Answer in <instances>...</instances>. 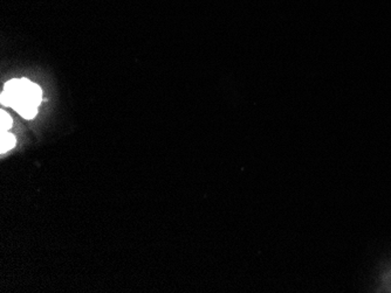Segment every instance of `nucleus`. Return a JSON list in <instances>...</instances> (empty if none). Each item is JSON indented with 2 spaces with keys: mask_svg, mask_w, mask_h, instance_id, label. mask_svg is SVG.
Returning a JSON list of instances; mask_svg holds the SVG:
<instances>
[{
  "mask_svg": "<svg viewBox=\"0 0 391 293\" xmlns=\"http://www.w3.org/2000/svg\"><path fill=\"white\" fill-rule=\"evenodd\" d=\"M0 140H2V146H0V152L2 153H5V152L10 151L11 148H13L14 146H16V137H14L13 135H11V133H7V132H2L0 133Z\"/></svg>",
  "mask_w": 391,
  "mask_h": 293,
  "instance_id": "1",
  "label": "nucleus"
},
{
  "mask_svg": "<svg viewBox=\"0 0 391 293\" xmlns=\"http://www.w3.org/2000/svg\"><path fill=\"white\" fill-rule=\"evenodd\" d=\"M0 121H2V124H0V131L2 132L9 131L12 127V118L5 111L0 112Z\"/></svg>",
  "mask_w": 391,
  "mask_h": 293,
  "instance_id": "2",
  "label": "nucleus"
}]
</instances>
